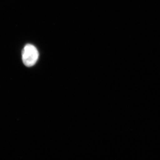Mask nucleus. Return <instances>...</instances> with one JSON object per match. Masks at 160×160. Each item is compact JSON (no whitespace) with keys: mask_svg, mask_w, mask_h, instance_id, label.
Returning a JSON list of instances; mask_svg holds the SVG:
<instances>
[{"mask_svg":"<svg viewBox=\"0 0 160 160\" xmlns=\"http://www.w3.org/2000/svg\"><path fill=\"white\" fill-rule=\"evenodd\" d=\"M38 58V51L34 46L27 44L24 47L22 52V59L25 66L29 67L34 66Z\"/></svg>","mask_w":160,"mask_h":160,"instance_id":"1","label":"nucleus"}]
</instances>
